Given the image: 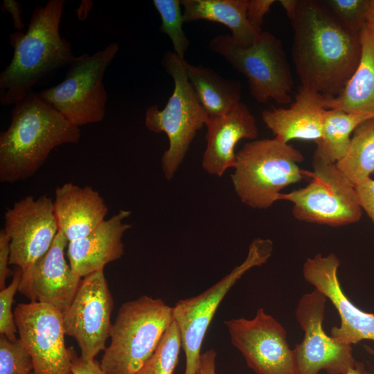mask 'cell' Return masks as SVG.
Segmentation results:
<instances>
[{"mask_svg":"<svg viewBox=\"0 0 374 374\" xmlns=\"http://www.w3.org/2000/svg\"><path fill=\"white\" fill-rule=\"evenodd\" d=\"M293 30L292 57L301 86L339 93L359 61V34L342 26L321 1L280 0Z\"/></svg>","mask_w":374,"mask_h":374,"instance_id":"cell-1","label":"cell"},{"mask_svg":"<svg viewBox=\"0 0 374 374\" xmlns=\"http://www.w3.org/2000/svg\"><path fill=\"white\" fill-rule=\"evenodd\" d=\"M64 0H49L31 13L26 32L9 36L13 56L0 74V103L15 105L75 59L70 42L60 33Z\"/></svg>","mask_w":374,"mask_h":374,"instance_id":"cell-2","label":"cell"},{"mask_svg":"<svg viewBox=\"0 0 374 374\" xmlns=\"http://www.w3.org/2000/svg\"><path fill=\"white\" fill-rule=\"evenodd\" d=\"M80 138L79 127L32 91L14 105L10 124L0 134L1 182L33 177L54 148Z\"/></svg>","mask_w":374,"mask_h":374,"instance_id":"cell-3","label":"cell"},{"mask_svg":"<svg viewBox=\"0 0 374 374\" xmlns=\"http://www.w3.org/2000/svg\"><path fill=\"white\" fill-rule=\"evenodd\" d=\"M296 148L276 138L253 140L236 153L231 175L241 202L253 209H267L278 201L280 191L305 177L303 161Z\"/></svg>","mask_w":374,"mask_h":374,"instance_id":"cell-4","label":"cell"},{"mask_svg":"<svg viewBox=\"0 0 374 374\" xmlns=\"http://www.w3.org/2000/svg\"><path fill=\"white\" fill-rule=\"evenodd\" d=\"M173 308L142 296L123 303L100 362L105 374H136L150 359L172 322Z\"/></svg>","mask_w":374,"mask_h":374,"instance_id":"cell-5","label":"cell"},{"mask_svg":"<svg viewBox=\"0 0 374 374\" xmlns=\"http://www.w3.org/2000/svg\"><path fill=\"white\" fill-rule=\"evenodd\" d=\"M161 64L173 78L174 90L163 109L157 105L146 109L145 125L149 131L164 132L168 138L169 147L162 156L161 167L166 179L170 180L208 116L189 82L186 60L174 52H166Z\"/></svg>","mask_w":374,"mask_h":374,"instance_id":"cell-6","label":"cell"},{"mask_svg":"<svg viewBox=\"0 0 374 374\" xmlns=\"http://www.w3.org/2000/svg\"><path fill=\"white\" fill-rule=\"evenodd\" d=\"M208 46L247 78L257 102L265 103L271 98L278 104L291 103L294 81L290 66L282 42L271 33L262 31L249 46L238 44L231 35H219Z\"/></svg>","mask_w":374,"mask_h":374,"instance_id":"cell-7","label":"cell"},{"mask_svg":"<svg viewBox=\"0 0 374 374\" xmlns=\"http://www.w3.org/2000/svg\"><path fill=\"white\" fill-rule=\"evenodd\" d=\"M118 50L112 42L92 55L75 56L62 81L41 90L39 96L77 127L102 121L108 98L103 78Z\"/></svg>","mask_w":374,"mask_h":374,"instance_id":"cell-8","label":"cell"},{"mask_svg":"<svg viewBox=\"0 0 374 374\" xmlns=\"http://www.w3.org/2000/svg\"><path fill=\"white\" fill-rule=\"evenodd\" d=\"M313 171L304 170L311 181L304 188L280 193L278 200L293 204L292 215L299 221L341 226L358 222L362 209L355 186L336 163L312 158Z\"/></svg>","mask_w":374,"mask_h":374,"instance_id":"cell-9","label":"cell"},{"mask_svg":"<svg viewBox=\"0 0 374 374\" xmlns=\"http://www.w3.org/2000/svg\"><path fill=\"white\" fill-rule=\"evenodd\" d=\"M272 251L273 242L270 239H254L249 244L246 258L240 265L202 293L180 300L172 307L173 318L180 331L186 357L184 374H196L206 333L228 292L249 270L266 263Z\"/></svg>","mask_w":374,"mask_h":374,"instance_id":"cell-10","label":"cell"},{"mask_svg":"<svg viewBox=\"0 0 374 374\" xmlns=\"http://www.w3.org/2000/svg\"><path fill=\"white\" fill-rule=\"evenodd\" d=\"M327 299L314 288L299 301L295 316L304 336L293 349L298 374H345L356 365L351 345L337 341L323 329Z\"/></svg>","mask_w":374,"mask_h":374,"instance_id":"cell-11","label":"cell"},{"mask_svg":"<svg viewBox=\"0 0 374 374\" xmlns=\"http://www.w3.org/2000/svg\"><path fill=\"white\" fill-rule=\"evenodd\" d=\"M113 308L104 269L82 278L71 303L62 312V321L65 334L75 339L83 359H93L106 349Z\"/></svg>","mask_w":374,"mask_h":374,"instance_id":"cell-12","label":"cell"},{"mask_svg":"<svg viewBox=\"0 0 374 374\" xmlns=\"http://www.w3.org/2000/svg\"><path fill=\"white\" fill-rule=\"evenodd\" d=\"M231 344L256 374H298L294 350L283 326L264 309L251 319L224 321Z\"/></svg>","mask_w":374,"mask_h":374,"instance_id":"cell-13","label":"cell"},{"mask_svg":"<svg viewBox=\"0 0 374 374\" xmlns=\"http://www.w3.org/2000/svg\"><path fill=\"white\" fill-rule=\"evenodd\" d=\"M14 317L34 374H72L73 347L66 348L62 313L42 303H19Z\"/></svg>","mask_w":374,"mask_h":374,"instance_id":"cell-14","label":"cell"},{"mask_svg":"<svg viewBox=\"0 0 374 374\" xmlns=\"http://www.w3.org/2000/svg\"><path fill=\"white\" fill-rule=\"evenodd\" d=\"M10 237V265L26 269L50 249L59 228L53 201L42 195L27 196L5 213L3 228Z\"/></svg>","mask_w":374,"mask_h":374,"instance_id":"cell-15","label":"cell"},{"mask_svg":"<svg viewBox=\"0 0 374 374\" xmlns=\"http://www.w3.org/2000/svg\"><path fill=\"white\" fill-rule=\"evenodd\" d=\"M339 265L335 253H318L306 259L303 276L331 301L339 314L340 326L332 328L331 337L349 345L365 339L374 341V314L362 311L346 296L338 278Z\"/></svg>","mask_w":374,"mask_h":374,"instance_id":"cell-16","label":"cell"},{"mask_svg":"<svg viewBox=\"0 0 374 374\" xmlns=\"http://www.w3.org/2000/svg\"><path fill=\"white\" fill-rule=\"evenodd\" d=\"M68 243L59 231L48 252L21 270L18 287L19 292L31 301L48 305L62 313L71 303L82 280L65 258Z\"/></svg>","mask_w":374,"mask_h":374,"instance_id":"cell-17","label":"cell"},{"mask_svg":"<svg viewBox=\"0 0 374 374\" xmlns=\"http://www.w3.org/2000/svg\"><path fill=\"white\" fill-rule=\"evenodd\" d=\"M205 125L206 147L202 166L208 174L217 177L233 168L237 143L241 139L254 140L258 134L255 117L242 103L224 115L208 117Z\"/></svg>","mask_w":374,"mask_h":374,"instance_id":"cell-18","label":"cell"},{"mask_svg":"<svg viewBox=\"0 0 374 374\" xmlns=\"http://www.w3.org/2000/svg\"><path fill=\"white\" fill-rule=\"evenodd\" d=\"M131 214L120 210L116 214L103 222L87 235L69 242L67 258L72 271L80 278L96 271L124 253L122 241L125 231L132 227L124 220Z\"/></svg>","mask_w":374,"mask_h":374,"instance_id":"cell-19","label":"cell"},{"mask_svg":"<svg viewBox=\"0 0 374 374\" xmlns=\"http://www.w3.org/2000/svg\"><path fill=\"white\" fill-rule=\"evenodd\" d=\"M324 96L301 86L288 108L264 110L262 119L277 139L288 143L292 139L317 142L321 136Z\"/></svg>","mask_w":374,"mask_h":374,"instance_id":"cell-20","label":"cell"},{"mask_svg":"<svg viewBox=\"0 0 374 374\" xmlns=\"http://www.w3.org/2000/svg\"><path fill=\"white\" fill-rule=\"evenodd\" d=\"M53 206L59 231L69 242L89 234L105 220L108 212L98 191L73 183L57 187Z\"/></svg>","mask_w":374,"mask_h":374,"instance_id":"cell-21","label":"cell"},{"mask_svg":"<svg viewBox=\"0 0 374 374\" xmlns=\"http://www.w3.org/2000/svg\"><path fill=\"white\" fill-rule=\"evenodd\" d=\"M361 53L354 73L338 95L324 96L326 109L374 116V38L365 24L359 33Z\"/></svg>","mask_w":374,"mask_h":374,"instance_id":"cell-22","label":"cell"},{"mask_svg":"<svg viewBox=\"0 0 374 374\" xmlns=\"http://www.w3.org/2000/svg\"><path fill=\"white\" fill-rule=\"evenodd\" d=\"M249 0H180L184 22L206 20L220 23L231 31L239 45L249 46L259 35L247 18Z\"/></svg>","mask_w":374,"mask_h":374,"instance_id":"cell-23","label":"cell"},{"mask_svg":"<svg viewBox=\"0 0 374 374\" xmlns=\"http://www.w3.org/2000/svg\"><path fill=\"white\" fill-rule=\"evenodd\" d=\"M189 82L208 117H218L240 102L242 85L238 80L222 78L211 68L186 61Z\"/></svg>","mask_w":374,"mask_h":374,"instance_id":"cell-24","label":"cell"},{"mask_svg":"<svg viewBox=\"0 0 374 374\" xmlns=\"http://www.w3.org/2000/svg\"><path fill=\"white\" fill-rule=\"evenodd\" d=\"M374 116L347 113L339 109H326L320 139L316 142L314 157L337 163L346 154L355 128Z\"/></svg>","mask_w":374,"mask_h":374,"instance_id":"cell-25","label":"cell"},{"mask_svg":"<svg viewBox=\"0 0 374 374\" xmlns=\"http://www.w3.org/2000/svg\"><path fill=\"white\" fill-rule=\"evenodd\" d=\"M336 166L354 186L370 177L374 172V117L355 128L345 156Z\"/></svg>","mask_w":374,"mask_h":374,"instance_id":"cell-26","label":"cell"},{"mask_svg":"<svg viewBox=\"0 0 374 374\" xmlns=\"http://www.w3.org/2000/svg\"><path fill=\"white\" fill-rule=\"evenodd\" d=\"M181 348L180 331L173 319L154 353L136 374H173Z\"/></svg>","mask_w":374,"mask_h":374,"instance_id":"cell-27","label":"cell"},{"mask_svg":"<svg viewBox=\"0 0 374 374\" xmlns=\"http://www.w3.org/2000/svg\"><path fill=\"white\" fill-rule=\"evenodd\" d=\"M153 5L160 15L159 30L168 35L175 53L184 60L190 42L183 29L184 22L180 0H154Z\"/></svg>","mask_w":374,"mask_h":374,"instance_id":"cell-28","label":"cell"},{"mask_svg":"<svg viewBox=\"0 0 374 374\" xmlns=\"http://www.w3.org/2000/svg\"><path fill=\"white\" fill-rule=\"evenodd\" d=\"M332 16L348 30L359 34L371 0H321Z\"/></svg>","mask_w":374,"mask_h":374,"instance_id":"cell-29","label":"cell"},{"mask_svg":"<svg viewBox=\"0 0 374 374\" xmlns=\"http://www.w3.org/2000/svg\"><path fill=\"white\" fill-rule=\"evenodd\" d=\"M32 358L21 339L0 337V374H34Z\"/></svg>","mask_w":374,"mask_h":374,"instance_id":"cell-30","label":"cell"},{"mask_svg":"<svg viewBox=\"0 0 374 374\" xmlns=\"http://www.w3.org/2000/svg\"><path fill=\"white\" fill-rule=\"evenodd\" d=\"M21 276V269L19 268L14 274L12 280L8 287L0 291V334L10 340H16L18 333L12 305L14 296L18 291Z\"/></svg>","mask_w":374,"mask_h":374,"instance_id":"cell-31","label":"cell"},{"mask_svg":"<svg viewBox=\"0 0 374 374\" xmlns=\"http://www.w3.org/2000/svg\"><path fill=\"white\" fill-rule=\"evenodd\" d=\"M275 0H249L247 8V18L251 26L260 35L265 15L269 10Z\"/></svg>","mask_w":374,"mask_h":374,"instance_id":"cell-32","label":"cell"},{"mask_svg":"<svg viewBox=\"0 0 374 374\" xmlns=\"http://www.w3.org/2000/svg\"><path fill=\"white\" fill-rule=\"evenodd\" d=\"M358 201L374 224V179L371 177L355 186Z\"/></svg>","mask_w":374,"mask_h":374,"instance_id":"cell-33","label":"cell"},{"mask_svg":"<svg viewBox=\"0 0 374 374\" xmlns=\"http://www.w3.org/2000/svg\"><path fill=\"white\" fill-rule=\"evenodd\" d=\"M10 239L5 230L0 231V289L6 287V280L7 278L14 275L9 267L10 264Z\"/></svg>","mask_w":374,"mask_h":374,"instance_id":"cell-34","label":"cell"},{"mask_svg":"<svg viewBox=\"0 0 374 374\" xmlns=\"http://www.w3.org/2000/svg\"><path fill=\"white\" fill-rule=\"evenodd\" d=\"M72 374H105L100 362L95 359L84 360L75 351L71 360Z\"/></svg>","mask_w":374,"mask_h":374,"instance_id":"cell-35","label":"cell"},{"mask_svg":"<svg viewBox=\"0 0 374 374\" xmlns=\"http://www.w3.org/2000/svg\"><path fill=\"white\" fill-rule=\"evenodd\" d=\"M1 8L3 12H8L10 14L15 30L21 31L25 25L21 18L22 7L21 3L15 0H3Z\"/></svg>","mask_w":374,"mask_h":374,"instance_id":"cell-36","label":"cell"},{"mask_svg":"<svg viewBox=\"0 0 374 374\" xmlns=\"http://www.w3.org/2000/svg\"><path fill=\"white\" fill-rule=\"evenodd\" d=\"M216 352L210 349L202 353L196 374H215Z\"/></svg>","mask_w":374,"mask_h":374,"instance_id":"cell-37","label":"cell"},{"mask_svg":"<svg viewBox=\"0 0 374 374\" xmlns=\"http://www.w3.org/2000/svg\"><path fill=\"white\" fill-rule=\"evenodd\" d=\"M93 1L91 0H82L79 7L75 10L78 18L80 21H84L88 17L92 9Z\"/></svg>","mask_w":374,"mask_h":374,"instance_id":"cell-38","label":"cell"},{"mask_svg":"<svg viewBox=\"0 0 374 374\" xmlns=\"http://www.w3.org/2000/svg\"><path fill=\"white\" fill-rule=\"evenodd\" d=\"M366 25L371 30L374 38V0H371V6L366 15Z\"/></svg>","mask_w":374,"mask_h":374,"instance_id":"cell-39","label":"cell"},{"mask_svg":"<svg viewBox=\"0 0 374 374\" xmlns=\"http://www.w3.org/2000/svg\"><path fill=\"white\" fill-rule=\"evenodd\" d=\"M365 371L364 364L357 362L355 366L345 374H364Z\"/></svg>","mask_w":374,"mask_h":374,"instance_id":"cell-40","label":"cell"},{"mask_svg":"<svg viewBox=\"0 0 374 374\" xmlns=\"http://www.w3.org/2000/svg\"><path fill=\"white\" fill-rule=\"evenodd\" d=\"M365 348L369 353L374 355V349H373L372 348H371L369 346H365ZM364 374H371V373H369L366 371Z\"/></svg>","mask_w":374,"mask_h":374,"instance_id":"cell-41","label":"cell"}]
</instances>
